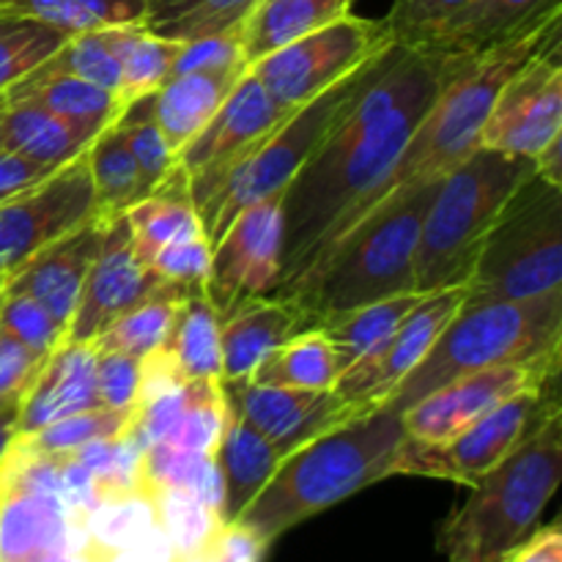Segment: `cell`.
<instances>
[{
	"label": "cell",
	"mask_w": 562,
	"mask_h": 562,
	"mask_svg": "<svg viewBox=\"0 0 562 562\" xmlns=\"http://www.w3.org/2000/svg\"><path fill=\"white\" fill-rule=\"evenodd\" d=\"M442 58L420 44L390 42L366 64L360 82L283 190V258L272 296L296 280L384 198L412 132L434 102Z\"/></svg>",
	"instance_id": "1"
},
{
	"label": "cell",
	"mask_w": 562,
	"mask_h": 562,
	"mask_svg": "<svg viewBox=\"0 0 562 562\" xmlns=\"http://www.w3.org/2000/svg\"><path fill=\"white\" fill-rule=\"evenodd\" d=\"M404 439L401 412L379 406L355 415L283 456L261 494L231 525L269 547L300 521L393 475Z\"/></svg>",
	"instance_id": "2"
},
{
	"label": "cell",
	"mask_w": 562,
	"mask_h": 562,
	"mask_svg": "<svg viewBox=\"0 0 562 562\" xmlns=\"http://www.w3.org/2000/svg\"><path fill=\"white\" fill-rule=\"evenodd\" d=\"M439 179L395 187L313 261L289 291L311 329L368 302L415 291V256L426 209Z\"/></svg>",
	"instance_id": "3"
},
{
	"label": "cell",
	"mask_w": 562,
	"mask_h": 562,
	"mask_svg": "<svg viewBox=\"0 0 562 562\" xmlns=\"http://www.w3.org/2000/svg\"><path fill=\"white\" fill-rule=\"evenodd\" d=\"M562 346V289L536 300H472L456 311L420 366L382 401L404 415L412 404L467 373L503 366L558 376Z\"/></svg>",
	"instance_id": "4"
},
{
	"label": "cell",
	"mask_w": 562,
	"mask_h": 562,
	"mask_svg": "<svg viewBox=\"0 0 562 562\" xmlns=\"http://www.w3.org/2000/svg\"><path fill=\"white\" fill-rule=\"evenodd\" d=\"M560 22L562 14L552 16L543 25L530 27L481 55L442 58L437 97L428 104L426 115L401 151L384 195L412 181L442 179L470 154H475L481 148L483 124L499 88L532 55L558 42Z\"/></svg>",
	"instance_id": "5"
},
{
	"label": "cell",
	"mask_w": 562,
	"mask_h": 562,
	"mask_svg": "<svg viewBox=\"0 0 562 562\" xmlns=\"http://www.w3.org/2000/svg\"><path fill=\"white\" fill-rule=\"evenodd\" d=\"M562 477L560 404L472 486L439 530L448 562H497L538 530Z\"/></svg>",
	"instance_id": "6"
},
{
	"label": "cell",
	"mask_w": 562,
	"mask_h": 562,
	"mask_svg": "<svg viewBox=\"0 0 562 562\" xmlns=\"http://www.w3.org/2000/svg\"><path fill=\"white\" fill-rule=\"evenodd\" d=\"M532 173V159L481 146L442 176L420 225L415 291L467 285L488 231Z\"/></svg>",
	"instance_id": "7"
},
{
	"label": "cell",
	"mask_w": 562,
	"mask_h": 562,
	"mask_svg": "<svg viewBox=\"0 0 562 562\" xmlns=\"http://www.w3.org/2000/svg\"><path fill=\"white\" fill-rule=\"evenodd\" d=\"M467 289L472 300H536L562 289V187L532 173L510 195Z\"/></svg>",
	"instance_id": "8"
},
{
	"label": "cell",
	"mask_w": 562,
	"mask_h": 562,
	"mask_svg": "<svg viewBox=\"0 0 562 562\" xmlns=\"http://www.w3.org/2000/svg\"><path fill=\"white\" fill-rule=\"evenodd\" d=\"M366 64H362L360 69L351 71L349 77H344L340 82H335V86L329 88V91H324L322 97L302 104V108L296 110V113H291L278 130H272L267 137H261V140L241 157V162L231 170V176L223 181V187L214 192L212 201L198 212L203 236H206L209 245H214V241L228 231V225L234 223L236 214H239L241 209L252 206V203L263 201V198L283 195V190L289 187V181L294 179L300 165L311 157V151L316 148V143L322 140L327 126L333 124L335 113H338L340 104L346 102L351 88L360 82Z\"/></svg>",
	"instance_id": "9"
},
{
	"label": "cell",
	"mask_w": 562,
	"mask_h": 562,
	"mask_svg": "<svg viewBox=\"0 0 562 562\" xmlns=\"http://www.w3.org/2000/svg\"><path fill=\"white\" fill-rule=\"evenodd\" d=\"M554 384L527 387L494 406L488 415L467 426L445 442L404 439L395 456L393 475H420L475 486L488 470L499 464L552 406H558Z\"/></svg>",
	"instance_id": "10"
},
{
	"label": "cell",
	"mask_w": 562,
	"mask_h": 562,
	"mask_svg": "<svg viewBox=\"0 0 562 562\" xmlns=\"http://www.w3.org/2000/svg\"><path fill=\"white\" fill-rule=\"evenodd\" d=\"M393 42L384 20L344 14L340 20L294 38L263 55L247 69L261 80L269 97L289 110H300L324 91L360 69L384 44Z\"/></svg>",
	"instance_id": "11"
},
{
	"label": "cell",
	"mask_w": 562,
	"mask_h": 562,
	"mask_svg": "<svg viewBox=\"0 0 562 562\" xmlns=\"http://www.w3.org/2000/svg\"><path fill=\"white\" fill-rule=\"evenodd\" d=\"M291 113L296 110L274 102L250 69L239 77V82L220 104L212 121L176 154V165L184 170L187 181H190V198L195 212H201L212 201L214 192L223 187V181L241 162V157L261 137L278 130Z\"/></svg>",
	"instance_id": "12"
},
{
	"label": "cell",
	"mask_w": 562,
	"mask_h": 562,
	"mask_svg": "<svg viewBox=\"0 0 562 562\" xmlns=\"http://www.w3.org/2000/svg\"><path fill=\"white\" fill-rule=\"evenodd\" d=\"M283 258V198L272 195L241 209L212 245L203 296L220 318L261 296H272Z\"/></svg>",
	"instance_id": "13"
},
{
	"label": "cell",
	"mask_w": 562,
	"mask_h": 562,
	"mask_svg": "<svg viewBox=\"0 0 562 562\" xmlns=\"http://www.w3.org/2000/svg\"><path fill=\"white\" fill-rule=\"evenodd\" d=\"M86 154L0 203V278L77 225L97 217V195Z\"/></svg>",
	"instance_id": "14"
},
{
	"label": "cell",
	"mask_w": 562,
	"mask_h": 562,
	"mask_svg": "<svg viewBox=\"0 0 562 562\" xmlns=\"http://www.w3.org/2000/svg\"><path fill=\"white\" fill-rule=\"evenodd\" d=\"M467 294H470L467 285H450L423 294L379 349L344 368L338 382L333 384V393L362 412L379 409L382 401L420 366L434 340L464 305Z\"/></svg>",
	"instance_id": "15"
},
{
	"label": "cell",
	"mask_w": 562,
	"mask_h": 562,
	"mask_svg": "<svg viewBox=\"0 0 562 562\" xmlns=\"http://www.w3.org/2000/svg\"><path fill=\"white\" fill-rule=\"evenodd\" d=\"M560 38L505 80L481 132V146L536 159L562 135Z\"/></svg>",
	"instance_id": "16"
},
{
	"label": "cell",
	"mask_w": 562,
	"mask_h": 562,
	"mask_svg": "<svg viewBox=\"0 0 562 562\" xmlns=\"http://www.w3.org/2000/svg\"><path fill=\"white\" fill-rule=\"evenodd\" d=\"M162 289H168V283L135 252L124 214L104 217L102 245L88 269L64 340L93 344L115 318Z\"/></svg>",
	"instance_id": "17"
},
{
	"label": "cell",
	"mask_w": 562,
	"mask_h": 562,
	"mask_svg": "<svg viewBox=\"0 0 562 562\" xmlns=\"http://www.w3.org/2000/svg\"><path fill=\"white\" fill-rule=\"evenodd\" d=\"M223 395L231 415L250 423L278 448L280 456H289L318 434L362 415V409L340 401L333 390H291L258 384L252 379H234L223 382Z\"/></svg>",
	"instance_id": "18"
},
{
	"label": "cell",
	"mask_w": 562,
	"mask_h": 562,
	"mask_svg": "<svg viewBox=\"0 0 562 562\" xmlns=\"http://www.w3.org/2000/svg\"><path fill=\"white\" fill-rule=\"evenodd\" d=\"M552 382H558V376L525 366H503L467 373V376L437 387L404 412L406 439L445 442L475 420H481L483 415H488L494 406H499L510 395Z\"/></svg>",
	"instance_id": "19"
},
{
	"label": "cell",
	"mask_w": 562,
	"mask_h": 562,
	"mask_svg": "<svg viewBox=\"0 0 562 562\" xmlns=\"http://www.w3.org/2000/svg\"><path fill=\"white\" fill-rule=\"evenodd\" d=\"M102 214L86 220L75 231H69L66 236L55 239L53 245L38 250L33 258H27L14 272L5 274L3 291L5 294H22L36 300L66 329L77 307V300H80L88 269H91L99 245H102Z\"/></svg>",
	"instance_id": "20"
},
{
	"label": "cell",
	"mask_w": 562,
	"mask_h": 562,
	"mask_svg": "<svg viewBox=\"0 0 562 562\" xmlns=\"http://www.w3.org/2000/svg\"><path fill=\"white\" fill-rule=\"evenodd\" d=\"M562 14V0H472L420 38L439 58L481 55Z\"/></svg>",
	"instance_id": "21"
},
{
	"label": "cell",
	"mask_w": 562,
	"mask_h": 562,
	"mask_svg": "<svg viewBox=\"0 0 562 562\" xmlns=\"http://www.w3.org/2000/svg\"><path fill=\"white\" fill-rule=\"evenodd\" d=\"M97 344L60 340L33 376L20 401V437L60 417L99 409Z\"/></svg>",
	"instance_id": "22"
},
{
	"label": "cell",
	"mask_w": 562,
	"mask_h": 562,
	"mask_svg": "<svg viewBox=\"0 0 562 562\" xmlns=\"http://www.w3.org/2000/svg\"><path fill=\"white\" fill-rule=\"evenodd\" d=\"M311 329L305 313L289 300L261 296L236 307L220 324V349H223V382L247 379L269 351L278 349L294 335Z\"/></svg>",
	"instance_id": "23"
},
{
	"label": "cell",
	"mask_w": 562,
	"mask_h": 562,
	"mask_svg": "<svg viewBox=\"0 0 562 562\" xmlns=\"http://www.w3.org/2000/svg\"><path fill=\"white\" fill-rule=\"evenodd\" d=\"M66 543L86 549L88 538L58 497L0 492V562H25Z\"/></svg>",
	"instance_id": "24"
},
{
	"label": "cell",
	"mask_w": 562,
	"mask_h": 562,
	"mask_svg": "<svg viewBox=\"0 0 562 562\" xmlns=\"http://www.w3.org/2000/svg\"><path fill=\"white\" fill-rule=\"evenodd\" d=\"M3 115H0V146L20 157L33 159L47 168H60L88 151L99 132L71 124L60 115L49 113L42 104L16 93H3Z\"/></svg>",
	"instance_id": "25"
},
{
	"label": "cell",
	"mask_w": 562,
	"mask_h": 562,
	"mask_svg": "<svg viewBox=\"0 0 562 562\" xmlns=\"http://www.w3.org/2000/svg\"><path fill=\"white\" fill-rule=\"evenodd\" d=\"M245 71H187V75L168 77L151 93L154 121L173 154H179L212 121Z\"/></svg>",
	"instance_id": "26"
},
{
	"label": "cell",
	"mask_w": 562,
	"mask_h": 562,
	"mask_svg": "<svg viewBox=\"0 0 562 562\" xmlns=\"http://www.w3.org/2000/svg\"><path fill=\"white\" fill-rule=\"evenodd\" d=\"M124 217L130 225L135 252L146 263H151L159 250L176 245V241L203 236L201 217L190 198V181L179 165L143 201L126 209Z\"/></svg>",
	"instance_id": "27"
},
{
	"label": "cell",
	"mask_w": 562,
	"mask_h": 562,
	"mask_svg": "<svg viewBox=\"0 0 562 562\" xmlns=\"http://www.w3.org/2000/svg\"><path fill=\"white\" fill-rule=\"evenodd\" d=\"M214 459H217L220 475H223V508H220V519L225 525H231L261 494V488L274 475L283 456L250 423H245L241 417L228 412L225 434L220 439V448L214 453Z\"/></svg>",
	"instance_id": "28"
},
{
	"label": "cell",
	"mask_w": 562,
	"mask_h": 562,
	"mask_svg": "<svg viewBox=\"0 0 562 562\" xmlns=\"http://www.w3.org/2000/svg\"><path fill=\"white\" fill-rule=\"evenodd\" d=\"M355 0H258L241 25V55L256 64L263 55L349 14Z\"/></svg>",
	"instance_id": "29"
},
{
	"label": "cell",
	"mask_w": 562,
	"mask_h": 562,
	"mask_svg": "<svg viewBox=\"0 0 562 562\" xmlns=\"http://www.w3.org/2000/svg\"><path fill=\"white\" fill-rule=\"evenodd\" d=\"M220 313L203 294H190L176 307L168 338L159 346L179 382L220 379L223 349H220Z\"/></svg>",
	"instance_id": "30"
},
{
	"label": "cell",
	"mask_w": 562,
	"mask_h": 562,
	"mask_svg": "<svg viewBox=\"0 0 562 562\" xmlns=\"http://www.w3.org/2000/svg\"><path fill=\"white\" fill-rule=\"evenodd\" d=\"M5 93L33 99L44 110H49V113L60 115V119L71 121V124L88 126L93 132H102L104 126L113 124L126 108L115 93L104 91V88L93 86V82L82 80V77L49 69L44 64L36 71H31L25 80L11 86Z\"/></svg>",
	"instance_id": "31"
},
{
	"label": "cell",
	"mask_w": 562,
	"mask_h": 562,
	"mask_svg": "<svg viewBox=\"0 0 562 562\" xmlns=\"http://www.w3.org/2000/svg\"><path fill=\"white\" fill-rule=\"evenodd\" d=\"M346 362L322 329H305L269 351L247 379L291 390H333Z\"/></svg>",
	"instance_id": "32"
},
{
	"label": "cell",
	"mask_w": 562,
	"mask_h": 562,
	"mask_svg": "<svg viewBox=\"0 0 562 562\" xmlns=\"http://www.w3.org/2000/svg\"><path fill=\"white\" fill-rule=\"evenodd\" d=\"M258 0H143V27L168 42L241 31Z\"/></svg>",
	"instance_id": "33"
},
{
	"label": "cell",
	"mask_w": 562,
	"mask_h": 562,
	"mask_svg": "<svg viewBox=\"0 0 562 562\" xmlns=\"http://www.w3.org/2000/svg\"><path fill=\"white\" fill-rule=\"evenodd\" d=\"M86 157L93 195H97V212L102 217H119L148 195V187L137 170L130 146H126L119 119L93 137Z\"/></svg>",
	"instance_id": "34"
},
{
	"label": "cell",
	"mask_w": 562,
	"mask_h": 562,
	"mask_svg": "<svg viewBox=\"0 0 562 562\" xmlns=\"http://www.w3.org/2000/svg\"><path fill=\"white\" fill-rule=\"evenodd\" d=\"M420 291H409V294L368 302V305L322 318L316 329L327 335L329 344L340 351L346 366H351L355 360L379 349L395 333L401 318L420 302Z\"/></svg>",
	"instance_id": "35"
},
{
	"label": "cell",
	"mask_w": 562,
	"mask_h": 562,
	"mask_svg": "<svg viewBox=\"0 0 562 562\" xmlns=\"http://www.w3.org/2000/svg\"><path fill=\"white\" fill-rule=\"evenodd\" d=\"M108 36L121 64V102L148 97L168 80L179 42L154 36L143 25L108 27Z\"/></svg>",
	"instance_id": "36"
},
{
	"label": "cell",
	"mask_w": 562,
	"mask_h": 562,
	"mask_svg": "<svg viewBox=\"0 0 562 562\" xmlns=\"http://www.w3.org/2000/svg\"><path fill=\"white\" fill-rule=\"evenodd\" d=\"M0 11L33 16L66 33L143 25V0H0Z\"/></svg>",
	"instance_id": "37"
},
{
	"label": "cell",
	"mask_w": 562,
	"mask_h": 562,
	"mask_svg": "<svg viewBox=\"0 0 562 562\" xmlns=\"http://www.w3.org/2000/svg\"><path fill=\"white\" fill-rule=\"evenodd\" d=\"M198 294H203V291H198ZM184 296L190 294L176 289V285H168V289L148 296L146 302H140L132 311H126L124 316L115 318L93 344H97V349L121 351V355H130L135 360L154 355L165 344V338H168L176 307H179Z\"/></svg>",
	"instance_id": "38"
},
{
	"label": "cell",
	"mask_w": 562,
	"mask_h": 562,
	"mask_svg": "<svg viewBox=\"0 0 562 562\" xmlns=\"http://www.w3.org/2000/svg\"><path fill=\"white\" fill-rule=\"evenodd\" d=\"M151 503L159 532L168 538L170 549L179 560L209 554L214 538L225 527L217 510L203 505L192 494L181 492V488H165V492L151 494Z\"/></svg>",
	"instance_id": "39"
},
{
	"label": "cell",
	"mask_w": 562,
	"mask_h": 562,
	"mask_svg": "<svg viewBox=\"0 0 562 562\" xmlns=\"http://www.w3.org/2000/svg\"><path fill=\"white\" fill-rule=\"evenodd\" d=\"M69 36L71 33L33 16L0 11V93L53 58Z\"/></svg>",
	"instance_id": "40"
},
{
	"label": "cell",
	"mask_w": 562,
	"mask_h": 562,
	"mask_svg": "<svg viewBox=\"0 0 562 562\" xmlns=\"http://www.w3.org/2000/svg\"><path fill=\"white\" fill-rule=\"evenodd\" d=\"M132 420H135V412H113L99 406V409L60 417V420L49 423V426L38 428V431L22 434L14 442L33 450V453L66 459V456H75L82 445L93 442V439H108L126 434Z\"/></svg>",
	"instance_id": "41"
},
{
	"label": "cell",
	"mask_w": 562,
	"mask_h": 562,
	"mask_svg": "<svg viewBox=\"0 0 562 562\" xmlns=\"http://www.w3.org/2000/svg\"><path fill=\"white\" fill-rule=\"evenodd\" d=\"M228 423L223 382L220 379H195L190 382V404L173 426L165 442L198 456H214Z\"/></svg>",
	"instance_id": "42"
},
{
	"label": "cell",
	"mask_w": 562,
	"mask_h": 562,
	"mask_svg": "<svg viewBox=\"0 0 562 562\" xmlns=\"http://www.w3.org/2000/svg\"><path fill=\"white\" fill-rule=\"evenodd\" d=\"M44 66H49L55 71H66V75L82 77V80L93 82V86L104 88V91L115 93L121 99V64L115 58L113 44H110L108 27H102V31L71 33L64 47L53 58L44 60Z\"/></svg>",
	"instance_id": "43"
},
{
	"label": "cell",
	"mask_w": 562,
	"mask_h": 562,
	"mask_svg": "<svg viewBox=\"0 0 562 562\" xmlns=\"http://www.w3.org/2000/svg\"><path fill=\"white\" fill-rule=\"evenodd\" d=\"M143 448L130 431L119 437L93 439L82 445L75 459L86 467L97 481L102 499L121 497L137 492V467H140Z\"/></svg>",
	"instance_id": "44"
},
{
	"label": "cell",
	"mask_w": 562,
	"mask_h": 562,
	"mask_svg": "<svg viewBox=\"0 0 562 562\" xmlns=\"http://www.w3.org/2000/svg\"><path fill=\"white\" fill-rule=\"evenodd\" d=\"M119 126L124 132L132 157H135L137 170H140L143 181H146L148 192H151L176 168L173 148L168 146L157 121H154L151 93L126 104L124 113L119 115Z\"/></svg>",
	"instance_id": "45"
},
{
	"label": "cell",
	"mask_w": 562,
	"mask_h": 562,
	"mask_svg": "<svg viewBox=\"0 0 562 562\" xmlns=\"http://www.w3.org/2000/svg\"><path fill=\"white\" fill-rule=\"evenodd\" d=\"M0 329L36 355H49L66 335V329L36 300L22 294H5V291L3 305H0Z\"/></svg>",
	"instance_id": "46"
},
{
	"label": "cell",
	"mask_w": 562,
	"mask_h": 562,
	"mask_svg": "<svg viewBox=\"0 0 562 562\" xmlns=\"http://www.w3.org/2000/svg\"><path fill=\"white\" fill-rule=\"evenodd\" d=\"M209 261H212V245L206 241V236H195V239L176 241V245L159 250L148 267L168 285H176L187 294H198L206 283Z\"/></svg>",
	"instance_id": "47"
},
{
	"label": "cell",
	"mask_w": 562,
	"mask_h": 562,
	"mask_svg": "<svg viewBox=\"0 0 562 562\" xmlns=\"http://www.w3.org/2000/svg\"><path fill=\"white\" fill-rule=\"evenodd\" d=\"M140 393V360L97 349V395L104 409L135 412Z\"/></svg>",
	"instance_id": "48"
},
{
	"label": "cell",
	"mask_w": 562,
	"mask_h": 562,
	"mask_svg": "<svg viewBox=\"0 0 562 562\" xmlns=\"http://www.w3.org/2000/svg\"><path fill=\"white\" fill-rule=\"evenodd\" d=\"M225 69H247L245 55H241V31L195 38V42H179V53L173 58L170 77L187 75V71Z\"/></svg>",
	"instance_id": "49"
},
{
	"label": "cell",
	"mask_w": 562,
	"mask_h": 562,
	"mask_svg": "<svg viewBox=\"0 0 562 562\" xmlns=\"http://www.w3.org/2000/svg\"><path fill=\"white\" fill-rule=\"evenodd\" d=\"M467 3L472 0H393V9L384 16V25H387L393 42L415 44L439 22L464 9Z\"/></svg>",
	"instance_id": "50"
},
{
	"label": "cell",
	"mask_w": 562,
	"mask_h": 562,
	"mask_svg": "<svg viewBox=\"0 0 562 562\" xmlns=\"http://www.w3.org/2000/svg\"><path fill=\"white\" fill-rule=\"evenodd\" d=\"M44 357L0 329V401H22Z\"/></svg>",
	"instance_id": "51"
},
{
	"label": "cell",
	"mask_w": 562,
	"mask_h": 562,
	"mask_svg": "<svg viewBox=\"0 0 562 562\" xmlns=\"http://www.w3.org/2000/svg\"><path fill=\"white\" fill-rule=\"evenodd\" d=\"M53 170L47 165H38L33 159L20 157V154L9 151V148L0 146V203H5L9 198H14L16 192L27 190V187L38 184L42 179H47Z\"/></svg>",
	"instance_id": "52"
},
{
	"label": "cell",
	"mask_w": 562,
	"mask_h": 562,
	"mask_svg": "<svg viewBox=\"0 0 562 562\" xmlns=\"http://www.w3.org/2000/svg\"><path fill=\"white\" fill-rule=\"evenodd\" d=\"M267 543L258 541L252 532L239 525H225L220 536L214 538L209 558L214 562H261L267 554Z\"/></svg>",
	"instance_id": "53"
},
{
	"label": "cell",
	"mask_w": 562,
	"mask_h": 562,
	"mask_svg": "<svg viewBox=\"0 0 562 562\" xmlns=\"http://www.w3.org/2000/svg\"><path fill=\"white\" fill-rule=\"evenodd\" d=\"M497 562H562V532L560 525L541 527V530L532 532L527 541H521L519 547L510 549L505 558Z\"/></svg>",
	"instance_id": "54"
},
{
	"label": "cell",
	"mask_w": 562,
	"mask_h": 562,
	"mask_svg": "<svg viewBox=\"0 0 562 562\" xmlns=\"http://www.w3.org/2000/svg\"><path fill=\"white\" fill-rule=\"evenodd\" d=\"M176 552L170 549L168 538L159 532V527H154L151 532H146L143 538H137L130 547L119 549L115 554H110L104 562H176Z\"/></svg>",
	"instance_id": "55"
},
{
	"label": "cell",
	"mask_w": 562,
	"mask_h": 562,
	"mask_svg": "<svg viewBox=\"0 0 562 562\" xmlns=\"http://www.w3.org/2000/svg\"><path fill=\"white\" fill-rule=\"evenodd\" d=\"M560 151H562V135L558 140L549 143L541 154H538L532 162H536V176H541L543 181L549 184L562 187V162H560Z\"/></svg>",
	"instance_id": "56"
},
{
	"label": "cell",
	"mask_w": 562,
	"mask_h": 562,
	"mask_svg": "<svg viewBox=\"0 0 562 562\" xmlns=\"http://www.w3.org/2000/svg\"><path fill=\"white\" fill-rule=\"evenodd\" d=\"M20 437V401H0V459Z\"/></svg>",
	"instance_id": "57"
},
{
	"label": "cell",
	"mask_w": 562,
	"mask_h": 562,
	"mask_svg": "<svg viewBox=\"0 0 562 562\" xmlns=\"http://www.w3.org/2000/svg\"><path fill=\"white\" fill-rule=\"evenodd\" d=\"M25 562H91V554H88V547H53V549H44V552L33 554L31 560Z\"/></svg>",
	"instance_id": "58"
},
{
	"label": "cell",
	"mask_w": 562,
	"mask_h": 562,
	"mask_svg": "<svg viewBox=\"0 0 562 562\" xmlns=\"http://www.w3.org/2000/svg\"><path fill=\"white\" fill-rule=\"evenodd\" d=\"M3 280L5 278H0V305H3Z\"/></svg>",
	"instance_id": "59"
},
{
	"label": "cell",
	"mask_w": 562,
	"mask_h": 562,
	"mask_svg": "<svg viewBox=\"0 0 562 562\" xmlns=\"http://www.w3.org/2000/svg\"><path fill=\"white\" fill-rule=\"evenodd\" d=\"M3 104H5V97H3V93H0V115H3Z\"/></svg>",
	"instance_id": "60"
}]
</instances>
